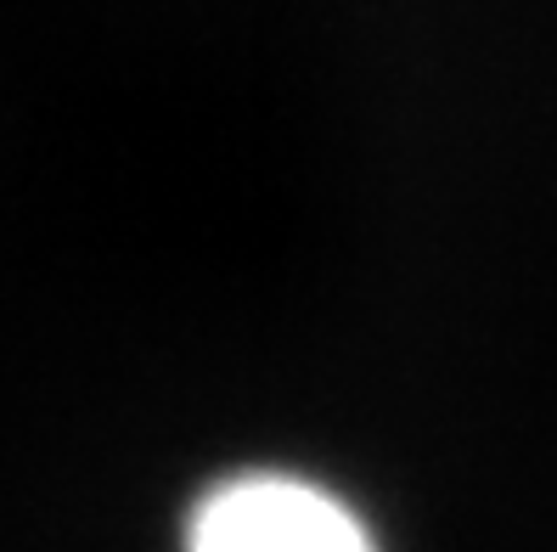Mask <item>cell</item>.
Here are the masks:
<instances>
[{
	"label": "cell",
	"mask_w": 557,
	"mask_h": 552,
	"mask_svg": "<svg viewBox=\"0 0 557 552\" xmlns=\"http://www.w3.org/2000/svg\"><path fill=\"white\" fill-rule=\"evenodd\" d=\"M181 552H383V541L326 479L243 468L186 507Z\"/></svg>",
	"instance_id": "1"
}]
</instances>
